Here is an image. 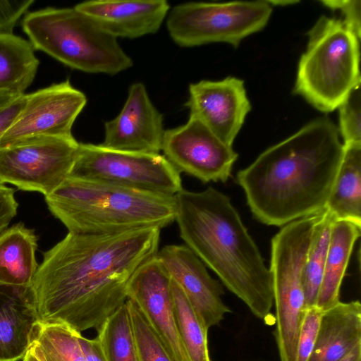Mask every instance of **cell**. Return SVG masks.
Returning a JSON list of instances; mask_svg holds the SVG:
<instances>
[{"instance_id": "7a4b0ae2", "label": "cell", "mask_w": 361, "mask_h": 361, "mask_svg": "<svg viewBox=\"0 0 361 361\" xmlns=\"http://www.w3.org/2000/svg\"><path fill=\"white\" fill-rule=\"evenodd\" d=\"M343 152L335 124L316 118L262 152L236 180L256 219L285 226L326 209Z\"/></svg>"}, {"instance_id": "4fadbf2b", "label": "cell", "mask_w": 361, "mask_h": 361, "mask_svg": "<svg viewBox=\"0 0 361 361\" xmlns=\"http://www.w3.org/2000/svg\"><path fill=\"white\" fill-rule=\"evenodd\" d=\"M188 90L185 106L190 116L232 147L251 109L244 81L231 76L219 81L201 80L190 84Z\"/></svg>"}, {"instance_id": "9a60e30c", "label": "cell", "mask_w": 361, "mask_h": 361, "mask_svg": "<svg viewBox=\"0 0 361 361\" xmlns=\"http://www.w3.org/2000/svg\"><path fill=\"white\" fill-rule=\"evenodd\" d=\"M157 257L208 329L218 325L231 312L221 299L224 289L221 283L210 276L205 264L186 245H166L158 251Z\"/></svg>"}, {"instance_id": "e0dca14e", "label": "cell", "mask_w": 361, "mask_h": 361, "mask_svg": "<svg viewBox=\"0 0 361 361\" xmlns=\"http://www.w3.org/2000/svg\"><path fill=\"white\" fill-rule=\"evenodd\" d=\"M39 323L31 286L0 283V361L23 360Z\"/></svg>"}, {"instance_id": "7402d4cb", "label": "cell", "mask_w": 361, "mask_h": 361, "mask_svg": "<svg viewBox=\"0 0 361 361\" xmlns=\"http://www.w3.org/2000/svg\"><path fill=\"white\" fill-rule=\"evenodd\" d=\"M39 64L30 41L13 34L0 35V96L24 94Z\"/></svg>"}, {"instance_id": "2e32d148", "label": "cell", "mask_w": 361, "mask_h": 361, "mask_svg": "<svg viewBox=\"0 0 361 361\" xmlns=\"http://www.w3.org/2000/svg\"><path fill=\"white\" fill-rule=\"evenodd\" d=\"M74 7L116 39L156 33L170 11L165 0H92Z\"/></svg>"}, {"instance_id": "d4e9b609", "label": "cell", "mask_w": 361, "mask_h": 361, "mask_svg": "<svg viewBox=\"0 0 361 361\" xmlns=\"http://www.w3.org/2000/svg\"><path fill=\"white\" fill-rule=\"evenodd\" d=\"M97 331L107 361H140L127 300Z\"/></svg>"}, {"instance_id": "603a6c76", "label": "cell", "mask_w": 361, "mask_h": 361, "mask_svg": "<svg viewBox=\"0 0 361 361\" xmlns=\"http://www.w3.org/2000/svg\"><path fill=\"white\" fill-rule=\"evenodd\" d=\"M178 333L190 361H211L207 327L179 286L171 280Z\"/></svg>"}, {"instance_id": "4316f807", "label": "cell", "mask_w": 361, "mask_h": 361, "mask_svg": "<svg viewBox=\"0 0 361 361\" xmlns=\"http://www.w3.org/2000/svg\"><path fill=\"white\" fill-rule=\"evenodd\" d=\"M127 303L140 361H173L139 309L130 300Z\"/></svg>"}, {"instance_id": "7c38bea8", "label": "cell", "mask_w": 361, "mask_h": 361, "mask_svg": "<svg viewBox=\"0 0 361 361\" xmlns=\"http://www.w3.org/2000/svg\"><path fill=\"white\" fill-rule=\"evenodd\" d=\"M127 297L139 309L173 361H190L175 316L171 279L157 255L130 278Z\"/></svg>"}, {"instance_id": "277c9868", "label": "cell", "mask_w": 361, "mask_h": 361, "mask_svg": "<svg viewBox=\"0 0 361 361\" xmlns=\"http://www.w3.org/2000/svg\"><path fill=\"white\" fill-rule=\"evenodd\" d=\"M51 213L68 232L109 234L162 228L176 219L175 195H160L68 177L45 196Z\"/></svg>"}, {"instance_id": "52a82bcc", "label": "cell", "mask_w": 361, "mask_h": 361, "mask_svg": "<svg viewBox=\"0 0 361 361\" xmlns=\"http://www.w3.org/2000/svg\"><path fill=\"white\" fill-rule=\"evenodd\" d=\"M272 13L269 1L188 2L173 6L166 17L173 41L183 47L226 42L234 47L262 30Z\"/></svg>"}, {"instance_id": "1f68e13d", "label": "cell", "mask_w": 361, "mask_h": 361, "mask_svg": "<svg viewBox=\"0 0 361 361\" xmlns=\"http://www.w3.org/2000/svg\"><path fill=\"white\" fill-rule=\"evenodd\" d=\"M14 195L13 188L0 183V233L17 214L18 203Z\"/></svg>"}, {"instance_id": "d6a6232c", "label": "cell", "mask_w": 361, "mask_h": 361, "mask_svg": "<svg viewBox=\"0 0 361 361\" xmlns=\"http://www.w3.org/2000/svg\"><path fill=\"white\" fill-rule=\"evenodd\" d=\"M26 94L0 102V139L23 109Z\"/></svg>"}, {"instance_id": "9c48e42d", "label": "cell", "mask_w": 361, "mask_h": 361, "mask_svg": "<svg viewBox=\"0 0 361 361\" xmlns=\"http://www.w3.org/2000/svg\"><path fill=\"white\" fill-rule=\"evenodd\" d=\"M79 146L74 137H40L1 147L0 183L47 196L69 176Z\"/></svg>"}, {"instance_id": "4dcf8cb0", "label": "cell", "mask_w": 361, "mask_h": 361, "mask_svg": "<svg viewBox=\"0 0 361 361\" xmlns=\"http://www.w3.org/2000/svg\"><path fill=\"white\" fill-rule=\"evenodd\" d=\"M34 0H0V35H11L20 18Z\"/></svg>"}, {"instance_id": "ba28073f", "label": "cell", "mask_w": 361, "mask_h": 361, "mask_svg": "<svg viewBox=\"0 0 361 361\" xmlns=\"http://www.w3.org/2000/svg\"><path fill=\"white\" fill-rule=\"evenodd\" d=\"M68 177L166 195L183 189L180 173L164 155L111 149L101 144L80 143Z\"/></svg>"}, {"instance_id": "5b68a950", "label": "cell", "mask_w": 361, "mask_h": 361, "mask_svg": "<svg viewBox=\"0 0 361 361\" xmlns=\"http://www.w3.org/2000/svg\"><path fill=\"white\" fill-rule=\"evenodd\" d=\"M22 27L35 50L71 68L116 75L133 65L116 38L75 7L29 12Z\"/></svg>"}, {"instance_id": "f546056e", "label": "cell", "mask_w": 361, "mask_h": 361, "mask_svg": "<svg viewBox=\"0 0 361 361\" xmlns=\"http://www.w3.org/2000/svg\"><path fill=\"white\" fill-rule=\"evenodd\" d=\"M320 2L332 10L340 11L343 17L342 21L345 26L360 39V0H323Z\"/></svg>"}, {"instance_id": "44dd1931", "label": "cell", "mask_w": 361, "mask_h": 361, "mask_svg": "<svg viewBox=\"0 0 361 361\" xmlns=\"http://www.w3.org/2000/svg\"><path fill=\"white\" fill-rule=\"evenodd\" d=\"M341 163L326 209L335 220L361 226V144L343 145Z\"/></svg>"}, {"instance_id": "83f0119b", "label": "cell", "mask_w": 361, "mask_h": 361, "mask_svg": "<svg viewBox=\"0 0 361 361\" xmlns=\"http://www.w3.org/2000/svg\"><path fill=\"white\" fill-rule=\"evenodd\" d=\"M339 131L343 145L361 144L360 85L353 89L338 107Z\"/></svg>"}, {"instance_id": "8992f818", "label": "cell", "mask_w": 361, "mask_h": 361, "mask_svg": "<svg viewBox=\"0 0 361 361\" xmlns=\"http://www.w3.org/2000/svg\"><path fill=\"white\" fill-rule=\"evenodd\" d=\"M307 35L293 92L319 111L329 113L360 85V39L341 19L325 16L317 20Z\"/></svg>"}, {"instance_id": "e575fe53", "label": "cell", "mask_w": 361, "mask_h": 361, "mask_svg": "<svg viewBox=\"0 0 361 361\" xmlns=\"http://www.w3.org/2000/svg\"><path fill=\"white\" fill-rule=\"evenodd\" d=\"M23 361H47L40 347L35 341L27 350Z\"/></svg>"}, {"instance_id": "ac0fdd59", "label": "cell", "mask_w": 361, "mask_h": 361, "mask_svg": "<svg viewBox=\"0 0 361 361\" xmlns=\"http://www.w3.org/2000/svg\"><path fill=\"white\" fill-rule=\"evenodd\" d=\"M361 344V304L339 302L323 311L308 361H339Z\"/></svg>"}, {"instance_id": "f1b7e54d", "label": "cell", "mask_w": 361, "mask_h": 361, "mask_svg": "<svg viewBox=\"0 0 361 361\" xmlns=\"http://www.w3.org/2000/svg\"><path fill=\"white\" fill-rule=\"evenodd\" d=\"M323 311L317 306L307 308L297 340L296 361H308L314 349Z\"/></svg>"}, {"instance_id": "d590c367", "label": "cell", "mask_w": 361, "mask_h": 361, "mask_svg": "<svg viewBox=\"0 0 361 361\" xmlns=\"http://www.w3.org/2000/svg\"><path fill=\"white\" fill-rule=\"evenodd\" d=\"M339 361H361V344L356 346Z\"/></svg>"}, {"instance_id": "8d00e7d4", "label": "cell", "mask_w": 361, "mask_h": 361, "mask_svg": "<svg viewBox=\"0 0 361 361\" xmlns=\"http://www.w3.org/2000/svg\"><path fill=\"white\" fill-rule=\"evenodd\" d=\"M9 97H13L0 96V102L3 101L5 99L9 98Z\"/></svg>"}, {"instance_id": "8fae6325", "label": "cell", "mask_w": 361, "mask_h": 361, "mask_svg": "<svg viewBox=\"0 0 361 361\" xmlns=\"http://www.w3.org/2000/svg\"><path fill=\"white\" fill-rule=\"evenodd\" d=\"M161 150L179 173L204 183H225L238 156L231 146L193 116H189L184 125L165 130Z\"/></svg>"}, {"instance_id": "d6986e66", "label": "cell", "mask_w": 361, "mask_h": 361, "mask_svg": "<svg viewBox=\"0 0 361 361\" xmlns=\"http://www.w3.org/2000/svg\"><path fill=\"white\" fill-rule=\"evenodd\" d=\"M38 237L23 223L0 233V283L31 286L39 267Z\"/></svg>"}, {"instance_id": "ffe728a7", "label": "cell", "mask_w": 361, "mask_h": 361, "mask_svg": "<svg viewBox=\"0 0 361 361\" xmlns=\"http://www.w3.org/2000/svg\"><path fill=\"white\" fill-rule=\"evenodd\" d=\"M361 226L334 220L316 306L324 311L340 302V288Z\"/></svg>"}, {"instance_id": "836d02e7", "label": "cell", "mask_w": 361, "mask_h": 361, "mask_svg": "<svg viewBox=\"0 0 361 361\" xmlns=\"http://www.w3.org/2000/svg\"><path fill=\"white\" fill-rule=\"evenodd\" d=\"M78 341L87 361H107L97 337L90 339L80 334Z\"/></svg>"}, {"instance_id": "30bf717a", "label": "cell", "mask_w": 361, "mask_h": 361, "mask_svg": "<svg viewBox=\"0 0 361 361\" xmlns=\"http://www.w3.org/2000/svg\"><path fill=\"white\" fill-rule=\"evenodd\" d=\"M87 103L69 80L27 94L25 103L0 139V148L40 137H71L73 123Z\"/></svg>"}, {"instance_id": "484cf974", "label": "cell", "mask_w": 361, "mask_h": 361, "mask_svg": "<svg viewBox=\"0 0 361 361\" xmlns=\"http://www.w3.org/2000/svg\"><path fill=\"white\" fill-rule=\"evenodd\" d=\"M80 332L59 323H39L35 341L47 361H87L80 348Z\"/></svg>"}, {"instance_id": "6da1fadb", "label": "cell", "mask_w": 361, "mask_h": 361, "mask_svg": "<svg viewBox=\"0 0 361 361\" xmlns=\"http://www.w3.org/2000/svg\"><path fill=\"white\" fill-rule=\"evenodd\" d=\"M161 228L116 233L68 232L43 254L32 288L40 323L97 330L128 300L135 271L157 255Z\"/></svg>"}, {"instance_id": "cb8c5ba5", "label": "cell", "mask_w": 361, "mask_h": 361, "mask_svg": "<svg viewBox=\"0 0 361 361\" xmlns=\"http://www.w3.org/2000/svg\"><path fill=\"white\" fill-rule=\"evenodd\" d=\"M334 220L333 215L325 209L314 227L303 271L302 285L306 309L317 304Z\"/></svg>"}, {"instance_id": "3957f363", "label": "cell", "mask_w": 361, "mask_h": 361, "mask_svg": "<svg viewBox=\"0 0 361 361\" xmlns=\"http://www.w3.org/2000/svg\"><path fill=\"white\" fill-rule=\"evenodd\" d=\"M175 200L185 245L256 317L268 321L274 305L271 271L230 197L209 187L183 189Z\"/></svg>"}, {"instance_id": "5bb4252c", "label": "cell", "mask_w": 361, "mask_h": 361, "mask_svg": "<svg viewBox=\"0 0 361 361\" xmlns=\"http://www.w3.org/2000/svg\"><path fill=\"white\" fill-rule=\"evenodd\" d=\"M165 130L162 114L151 102L145 85H130L127 99L114 119L104 123L102 146L116 150L159 153Z\"/></svg>"}]
</instances>
